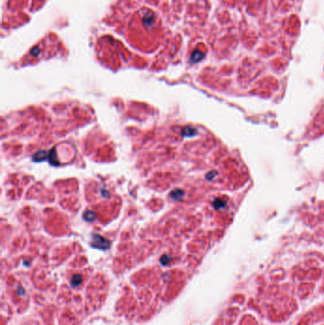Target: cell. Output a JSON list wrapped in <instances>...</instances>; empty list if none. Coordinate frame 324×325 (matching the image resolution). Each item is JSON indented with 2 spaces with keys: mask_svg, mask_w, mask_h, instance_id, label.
Here are the masks:
<instances>
[{
  "mask_svg": "<svg viewBox=\"0 0 324 325\" xmlns=\"http://www.w3.org/2000/svg\"><path fill=\"white\" fill-rule=\"evenodd\" d=\"M91 245L95 248H99L102 250H105L106 248H109L110 246V242L107 240L106 239L103 238L102 236H99V235H94L93 239H92V243Z\"/></svg>",
  "mask_w": 324,
  "mask_h": 325,
  "instance_id": "6da1fadb",
  "label": "cell"
},
{
  "mask_svg": "<svg viewBox=\"0 0 324 325\" xmlns=\"http://www.w3.org/2000/svg\"><path fill=\"white\" fill-rule=\"evenodd\" d=\"M70 283L73 286H79L82 283V277L80 275H74L70 280Z\"/></svg>",
  "mask_w": 324,
  "mask_h": 325,
  "instance_id": "7a4b0ae2",
  "label": "cell"
},
{
  "mask_svg": "<svg viewBox=\"0 0 324 325\" xmlns=\"http://www.w3.org/2000/svg\"><path fill=\"white\" fill-rule=\"evenodd\" d=\"M84 218H85L88 221H91L95 218V214L93 212H91V211H88V212H86L85 216H84Z\"/></svg>",
  "mask_w": 324,
  "mask_h": 325,
  "instance_id": "3957f363",
  "label": "cell"
},
{
  "mask_svg": "<svg viewBox=\"0 0 324 325\" xmlns=\"http://www.w3.org/2000/svg\"><path fill=\"white\" fill-rule=\"evenodd\" d=\"M171 261V258L168 257V256H163L161 258V263L163 264V265H166V264H168Z\"/></svg>",
  "mask_w": 324,
  "mask_h": 325,
  "instance_id": "277c9868",
  "label": "cell"
}]
</instances>
